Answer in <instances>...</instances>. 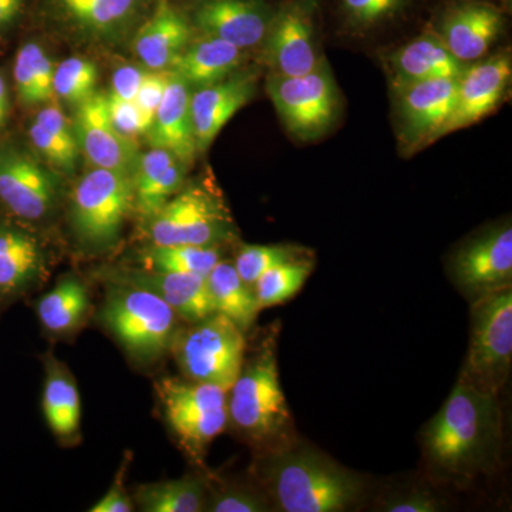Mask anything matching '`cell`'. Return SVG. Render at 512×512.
<instances>
[{"instance_id":"3","label":"cell","mask_w":512,"mask_h":512,"mask_svg":"<svg viewBox=\"0 0 512 512\" xmlns=\"http://www.w3.org/2000/svg\"><path fill=\"white\" fill-rule=\"evenodd\" d=\"M99 318L127 355L144 366L154 365L170 353L180 329V318L163 299L123 282L107 281Z\"/></svg>"},{"instance_id":"27","label":"cell","mask_w":512,"mask_h":512,"mask_svg":"<svg viewBox=\"0 0 512 512\" xmlns=\"http://www.w3.org/2000/svg\"><path fill=\"white\" fill-rule=\"evenodd\" d=\"M241 63L242 49L217 37L204 36L197 42L191 40L168 70L188 86L201 89L227 79Z\"/></svg>"},{"instance_id":"35","label":"cell","mask_w":512,"mask_h":512,"mask_svg":"<svg viewBox=\"0 0 512 512\" xmlns=\"http://www.w3.org/2000/svg\"><path fill=\"white\" fill-rule=\"evenodd\" d=\"M303 256V249L293 245H242L234 266L242 281L254 288L259 276L268 269Z\"/></svg>"},{"instance_id":"41","label":"cell","mask_w":512,"mask_h":512,"mask_svg":"<svg viewBox=\"0 0 512 512\" xmlns=\"http://www.w3.org/2000/svg\"><path fill=\"white\" fill-rule=\"evenodd\" d=\"M107 106H109L111 123L121 134L133 140L138 136H146V128L136 103L116 99L107 94Z\"/></svg>"},{"instance_id":"43","label":"cell","mask_w":512,"mask_h":512,"mask_svg":"<svg viewBox=\"0 0 512 512\" xmlns=\"http://www.w3.org/2000/svg\"><path fill=\"white\" fill-rule=\"evenodd\" d=\"M126 470L127 461L120 467L110 490L90 508V512H131L134 510L133 498L128 495L126 488H124Z\"/></svg>"},{"instance_id":"36","label":"cell","mask_w":512,"mask_h":512,"mask_svg":"<svg viewBox=\"0 0 512 512\" xmlns=\"http://www.w3.org/2000/svg\"><path fill=\"white\" fill-rule=\"evenodd\" d=\"M269 510L268 501L251 488L227 485L207 491L204 511L211 512H264Z\"/></svg>"},{"instance_id":"16","label":"cell","mask_w":512,"mask_h":512,"mask_svg":"<svg viewBox=\"0 0 512 512\" xmlns=\"http://www.w3.org/2000/svg\"><path fill=\"white\" fill-rule=\"evenodd\" d=\"M274 15L264 0H198L188 19L202 35L244 50L264 43Z\"/></svg>"},{"instance_id":"34","label":"cell","mask_w":512,"mask_h":512,"mask_svg":"<svg viewBox=\"0 0 512 512\" xmlns=\"http://www.w3.org/2000/svg\"><path fill=\"white\" fill-rule=\"evenodd\" d=\"M99 69L86 57L72 56L55 67L53 93L70 106H80L97 93Z\"/></svg>"},{"instance_id":"19","label":"cell","mask_w":512,"mask_h":512,"mask_svg":"<svg viewBox=\"0 0 512 512\" xmlns=\"http://www.w3.org/2000/svg\"><path fill=\"white\" fill-rule=\"evenodd\" d=\"M458 79H434L399 86V113L410 144L439 140L456 106Z\"/></svg>"},{"instance_id":"38","label":"cell","mask_w":512,"mask_h":512,"mask_svg":"<svg viewBox=\"0 0 512 512\" xmlns=\"http://www.w3.org/2000/svg\"><path fill=\"white\" fill-rule=\"evenodd\" d=\"M170 70H148L138 90L136 101L137 109L140 111L141 119H143L144 128L147 131L153 126L154 117H156L158 107L163 101L165 89L170 82Z\"/></svg>"},{"instance_id":"10","label":"cell","mask_w":512,"mask_h":512,"mask_svg":"<svg viewBox=\"0 0 512 512\" xmlns=\"http://www.w3.org/2000/svg\"><path fill=\"white\" fill-rule=\"evenodd\" d=\"M266 90L279 119L293 137L315 140L338 119V87L323 60L315 70L302 76L272 73Z\"/></svg>"},{"instance_id":"2","label":"cell","mask_w":512,"mask_h":512,"mask_svg":"<svg viewBox=\"0 0 512 512\" xmlns=\"http://www.w3.org/2000/svg\"><path fill=\"white\" fill-rule=\"evenodd\" d=\"M262 477L285 512L345 511L362 493L356 474L313 448H282L269 454Z\"/></svg>"},{"instance_id":"33","label":"cell","mask_w":512,"mask_h":512,"mask_svg":"<svg viewBox=\"0 0 512 512\" xmlns=\"http://www.w3.org/2000/svg\"><path fill=\"white\" fill-rule=\"evenodd\" d=\"M312 271L313 262L305 256L268 269L254 285L259 308H271L291 299L301 291Z\"/></svg>"},{"instance_id":"20","label":"cell","mask_w":512,"mask_h":512,"mask_svg":"<svg viewBox=\"0 0 512 512\" xmlns=\"http://www.w3.org/2000/svg\"><path fill=\"white\" fill-rule=\"evenodd\" d=\"M255 73H232L221 82L191 93V119L198 153H205L228 121L255 94Z\"/></svg>"},{"instance_id":"28","label":"cell","mask_w":512,"mask_h":512,"mask_svg":"<svg viewBox=\"0 0 512 512\" xmlns=\"http://www.w3.org/2000/svg\"><path fill=\"white\" fill-rule=\"evenodd\" d=\"M45 369L43 414L57 439L72 441L79 436L82 420V402L76 380L67 366L52 353L45 357Z\"/></svg>"},{"instance_id":"18","label":"cell","mask_w":512,"mask_h":512,"mask_svg":"<svg viewBox=\"0 0 512 512\" xmlns=\"http://www.w3.org/2000/svg\"><path fill=\"white\" fill-rule=\"evenodd\" d=\"M107 281L123 282L147 289L163 299L178 318L188 323L214 315L215 306L208 291L207 276L184 272H157L143 268H119L109 272Z\"/></svg>"},{"instance_id":"7","label":"cell","mask_w":512,"mask_h":512,"mask_svg":"<svg viewBox=\"0 0 512 512\" xmlns=\"http://www.w3.org/2000/svg\"><path fill=\"white\" fill-rule=\"evenodd\" d=\"M133 208L130 175L92 168L74 187L70 224L83 247L106 251L119 241L124 222Z\"/></svg>"},{"instance_id":"42","label":"cell","mask_w":512,"mask_h":512,"mask_svg":"<svg viewBox=\"0 0 512 512\" xmlns=\"http://www.w3.org/2000/svg\"><path fill=\"white\" fill-rule=\"evenodd\" d=\"M144 76H146V70L143 67L133 66V64L119 67L111 79L109 96L134 103Z\"/></svg>"},{"instance_id":"32","label":"cell","mask_w":512,"mask_h":512,"mask_svg":"<svg viewBox=\"0 0 512 512\" xmlns=\"http://www.w3.org/2000/svg\"><path fill=\"white\" fill-rule=\"evenodd\" d=\"M138 268L157 272H184L207 276L221 261L218 247L200 245H153L137 256Z\"/></svg>"},{"instance_id":"13","label":"cell","mask_w":512,"mask_h":512,"mask_svg":"<svg viewBox=\"0 0 512 512\" xmlns=\"http://www.w3.org/2000/svg\"><path fill=\"white\" fill-rule=\"evenodd\" d=\"M265 59L272 73L302 76L322 63L308 0H292L275 13L265 37Z\"/></svg>"},{"instance_id":"1","label":"cell","mask_w":512,"mask_h":512,"mask_svg":"<svg viewBox=\"0 0 512 512\" xmlns=\"http://www.w3.org/2000/svg\"><path fill=\"white\" fill-rule=\"evenodd\" d=\"M498 440L497 396L461 376L424 431L427 456L444 473L458 477H470L483 470L495 453Z\"/></svg>"},{"instance_id":"14","label":"cell","mask_w":512,"mask_h":512,"mask_svg":"<svg viewBox=\"0 0 512 512\" xmlns=\"http://www.w3.org/2000/svg\"><path fill=\"white\" fill-rule=\"evenodd\" d=\"M74 133L80 151L93 168L116 171L133 178L140 154L133 138L111 123L107 94L96 93L76 107Z\"/></svg>"},{"instance_id":"47","label":"cell","mask_w":512,"mask_h":512,"mask_svg":"<svg viewBox=\"0 0 512 512\" xmlns=\"http://www.w3.org/2000/svg\"><path fill=\"white\" fill-rule=\"evenodd\" d=\"M2 127H3V126H2V123H0V128H2Z\"/></svg>"},{"instance_id":"25","label":"cell","mask_w":512,"mask_h":512,"mask_svg":"<svg viewBox=\"0 0 512 512\" xmlns=\"http://www.w3.org/2000/svg\"><path fill=\"white\" fill-rule=\"evenodd\" d=\"M187 165L164 148L151 147L138 160L133 174L134 208L151 217L184 187Z\"/></svg>"},{"instance_id":"45","label":"cell","mask_w":512,"mask_h":512,"mask_svg":"<svg viewBox=\"0 0 512 512\" xmlns=\"http://www.w3.org/2000/svg\"><path fill=\"white\" fill-rule=\"evenodd\" d=\"M29 0H0V33L15 25L23 15Z\"/></svg>"},{"instance_id":"11","label":"cell","mask_w":512,"mask_h":512,"mask_svg":"<svg viewBox=\"0 0 512 512\" xmlns=\"http://www.w3.org/2000/svg\"><path fill=\"white\" fill-rule=\"evenodd\" d=\"M156 0H37L39 15L55 28L94 43L131 37Z\"/></svg>"},{"instance_id":"6","label":"cell","mask_w":512,"mask_h":512,"mask_svg":"<svg viewBox=\"0 0 512 512\" xmlns=\"http://www.w3.org/2000/svg\"><path fill=\"white\" fill-rule=\"evenodd\" d=\"M146 235L153 245L220 247L234 238V220L217 191L192 184L146 218Z\"/></svg>"},{"instance_id":"21","label":"cell","mask_w":512,"mask_h":512,"mask_svg":"<svg viewBox=\"0 0 512 512\" xmlns=\"http://www.w3.org/2000/svg\"><path fill=\"white\" fill-rule=\"evenodd\" d=\"M194 35L190 19L171 0H156L150 15L131 36L134 55L147 70L170 69Z\"/></svg>"},{"instance_id":"24","label":"cell","mask_w":512,"mask_h":512,"mask_svg":"<svg viewBox=\"0 0 512 512\" xmlns=\"http://www.w3.org/2000/svg\"><path fill=\"white\" fill-rule=\"evenodd\" d=\"M500 10L484 3L457 6L443 23V39L448 52L461 63L480 59L503 30Z\"/></svg>"},{"instance_id":"44","label":"cell","mask_w":512,"mask_h":512,"mask_svg":"<svg viewBox=\"0 0 512 512\" xmlns=\"http://www.w3.org/2000/svg\"><path fill=\"white\" fill-rule=\"evenodd\" d=\"M440 505L427 491H414L397 500L384 504L383 511L389 512H436Z\"/></svg>"},{"instance_id":"30","label":"cell","mask_w":512,"mask_h":512,"mask_svg":"<svg viewBox=\"0 0 512 512\" xmlns=\"http://www.w3.org/2000/svg\"><path fill=\"white\" fill-rule=\"evenodd\" d=\"M207 285L215 312L227 316L244 333L252 328L261 308L254 288L242 281L232 262L221 259L207 275Z\"/></svg>"},{"instance_id":"31","label":"cell","mask_w":512,"mask_h":512,"mask_svg":"<svg viewBox=\"0 0 512 512\" xmlns=\"http://www.w3.org/2000/svg\"><path fill=\"white\" fill-rule=\"evenodd\" d=\"M208 485L197 476L158 481L137 487L133 501L144 512L204 511Z\"/></svg>"},{"instance_id":"8","label":"cell","mask_w":512,"mask_h":512,"mask_svg":"<svg viewBox=\"0 0 512 512\" xmlns=\"http://www.w3.org/2000/svg\"><path fill=\"white\" fill-rule=\"evenodd\" d=\"M512 362L511 286L474 299L471 338L461 377L497 396Z\"/></svg>"},{"instance_id":"22","label":"cell","mask_w":512,"mask_h":512,"mask_svg":"<svg viewBox=\"0 0 512 512\" xmlns=\"http://www.w3.org/2000/svg\"><path fill=\"white\" fill-rule=\"evenodd\" d=\"M46 268L39 239L16 222L0 220V303L32 292L45 279Z\"/></svg>"},{"instance_id":"40","label":"cell","mask_w":512,"mask_h":512,"mask_svg":"<svg viewBox=\"0 0 512 512\" xmlns=\"http://www.w3.org/2000/svg\"><path fill=\"white\" fill-rule=\"evenodd\" d=\"M25 47L28 50L30 67H32L37 104L46 103L55 96L53 93L55 63L40 43L28 42L25 43Z\"/></svg>"},{"instance_id":"46","label":"cell","mask_w":512,"mask_h":512,"mask_svg":"<svg viewBox=\"0 0 512 512\" xmlns=\"http://www.w3.org/2000/svg\"><path fill=\"white\" fill-rule=\"evenodd\" d=\"M10 113V94L8 83H6L5 77L0 73V123L3 127L8 123Z\"/></svg>"},{"instance_id":"5","label":"cell","mask_w":512,"mask_h":512,"mask_svg":"<svg viewBox=\"0 0 512 512\" xmlns=\"http://www.w3.org/2000/svg\"><path fill=\"white\" fill-rule=\"evenodd\" d=\"M245 333L227 316L214 313L175 333L170 353L185 379L231 389L244 365Z\"/></svg>"},{"instance_id":"17","label":"cell","mask_w":512,"mask_h":512,"mask_svg":"<svg viewBox=\"0 0 512 512\" xmlns=\"http://www.w3.org/2000/svg\"><path fill=\"white\" fill-rule=\"evenodd\" d=\"M510 56L501 53L464 70L458 79L456 106L440 137L476 124L497 109L511 82Z\"/></svg>"},{"instance_id":"4","label":"cell","mask_w":512,"mask_h":512,"mask_svg":"<svg viewBox=\"0 0 512 512\" xmlns=\"http://www.w3.org/2000/svg\"><path fill=\"white\" fill-rule=\"evenodd\" d=\"M228 420L254 443L276 441L288 430L291 413L279 380L274 340L266 339L244 360L228 390Z\"/></svg>"},{"instance_id":"29","label":"cell","mask_w":512,"mask_h":512,"mask_svg":"<svg viewBox=\"0 0 512 512\" xmlns=\"http://www.w3.org/2000/svg\"><path fill=\"white\" fill-rule=\"evenodd\" d=\"M89 311V292L83 282L73 275L63 276L55 288L39 299L36 308L43 328L56 336L72 335L82 328Z\"/></svg>"},{"instance_id":"39","label":"cell","mask_w":512,"mask_h":512,"mask_svg":"<svg viewBox=\"0 0 512 512\" xmlns=\"http://www.w3.org/2000/svg\"><path fill=\"white\" fill-rule=\"evenodd\" d=\"M406 0H343L346 15L359 26H372L393 18Z\"/></svg>"},{"instance_id":"37","label":"cell","mask_w":512,"mask_h":512,"mask_svg":"<svg viewBox=\"0 0 512 512\" xmlns=\"http://www.w3.org/2000/svg\"><path fill=\"white\" fill-rule=\"evenodd\" d=\"M29 138L33 150L39 154L46 163L63 173H73L79 160L80 151L64 146L57 141L45 128L33 121L29 127Z\"/></svg>"},{"instance_id":"26","label":"cell","mask_w":512,"mask_h":512,"mask_svg":"<svg viewBox=\"0 0 512 512\" xmlns=\"http://www.w3.org/2000/svg\"><path fill=\"white\" fill-rule=\"evenodd\" d=\"M397 86L434 79H460L464 64L448 52L443 39L423 35L400 47L390 59Z\"/></svg>"},{"instance_id":"23","label":"cell","mask_w":512,"mask_h":512,"mask_svg":"<svg viewBox=\"0 0 512 512\" xmlns=\"http://www.w3.org/2000/svg\"><path fill=\"white\" fill-rule=\"evenodd\" d=\"M146 138L150 147L170 151L187 167L198 153L191 119V87L173 72Z\"/></svg>"},{"instance_id":"15","label":"cell","mask_w":512,"mask_h":512,"mask_svg":"<svg viewBox=\"0 0 512 512\" xmlns=\"http://www.w3.org/2000/svg\"><path fill=\"white\" fill-rule=\"evenodd\" d=\"M451 274L461 292L476 299L485 293L511 286L512 229H491L464 245L454 255Z\"/></svg>"},{"instance_id":"9","label":"cell","mask_w":512,"mask_h":512,"mask_svg":"<svg viewBox=\"0 0 512 512\" xmlns=\"http://www.w3.org/2000/svg\"><path fill=\"white\" fill-rule=\"evenodd\" d=\"M156 393L165 420L191 456L200 457L228 426V392L221 387L164 377Z\"/></svg>"},{"instance_id":"12","label":"cell","mask_w":512,"mask_h":512,"mask_svg":"<svg viewBox=\"0 0 512 512\" xmlns=\"http://www.w3.org/2000/svg\"><path fill=\"white\" fill-rule=\"evenodd\" d=\"M59 197L56 175L29 151L0 141V205L25 222L46 220Z\"/></svg>"}]
</instances>
